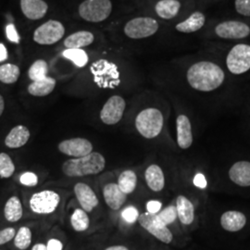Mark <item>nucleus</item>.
Instances as JSON below:
<instances>
[{"mask_svg":"<svg viewBox=\"0 0 250 250\" xmlns=\"http://www.w3.org/2000/svg\"><path fill=\"white\" fill-rule=\"evenodd\" d=\"M7 58H8V52L6 47L3 44H0V62L7 60Z\"/></svg>","mask_w":250,"mask_h":250,"instance_id":"37998d69","label":"nucleus"},{"mask_svg":"<svg viewBox=\"0 0 250 250\" xmlns=\"http://www.w3.org/2000/svg\"><path fill=\"white\" fill-rule=\"evenodd\" d=\"M32 250H47V249H46V245L40 243V244H36L32 248Z\"/></svg>","mask_w":250,"mask_h":250,"instance_id":"c03bdc74","label":"nucleus"},{"mask_svg":"<svg viewBox=\"0 0 250 250\" xmlns=\"http://www.w3.org/2000/svg\"><path fill=\"white\" fill-rule=\"evenodd\" d=\"M181 7L179 0H160L155 6V11L160 18L171 20L178 15Z\"/></svg>","mask_w":250,"mask_h":250,"instance_id":"b1692460","label":"nucleus"},{"mask_svg":"<svg viewBox=\"0 0 250 250\" xmlns=\"http://www.w3.org/2000/svg\"><path fill=\"white\" fill-rule=\"evenodd\" d=\"M32 243V232L26 227H21L14 236V245L21 250H25L30 247Z\"/></svg>","mask_w":250,"mask_h":250,"instance_id":"7c9ffc66","label":"nucleus"},{"mask_svg":"<svg viewBox=\"0 0 250 250\" xmlns=\"http://www.w3.org/2000/svg\"><path fill=\"white\" fill-rule=\"evenodd\" d=\"M15 171V165L7 153H0V177L9 178Z\"/></svg>","mask_w":250,"mask_h":250,"instance_id":"473e14b6","label":"nucleus"},{"mask_svg":"<svg viewBox=\"0 0 250 250\" xmlns=\"http://www.w3.org/2000/svg\"><path fill=\"white\" fill-rule=\"evenodd\" d=\"M21 9L27 19L37 21L45 17L48 6L44 0H21Z\"/></svg>","mask_w":250,"mask_h":250,"instance_id":"dca6fc26","label":"nucleus"},{"mask_svg":"<svg viewBox=\"0 0 250 250\" xmlns=\"http://www.w3.org/2000/svg\"><path fill=\"white\" fill-rule=\"evenodd\" d=\"M65 35V27L59 21L50 20L38 27L33 39L38 45H50L58 43Z\"/></svg>","mask_w":250,"mask_h":250,"instance_id":"0eeeda50","label":"nucleus"},{"mask_svg":"<svg viewBox=\"0 0 250 250\" xmlns=\"http://www.w3.org/2000/svg\"><path fill=\"white\" fill-rule=\"evenodd\" d=\"M126 103L121 96H112L100 111V120L107 125H117L124 116Z\"/></svg>","mask_w":250,"mask_h":250,"instance_id":"9d476101","label":"nucleus"},{"mask_svg":"<svg viewBox=\"0 0 250 250\" xmlns=\"http://www.w3.org/2000/svg\"><path fill=\"white\" fill-rule=\"evenodd\" d=\"M187 79L192 88L200 92H211L224 83L225 74L218 64L202 61L189 67Z\"/></svg>","mask_w":250,"mask_h":250,"instance_id":"f257e3e1","label":"nucleus"},{"mask_svg":"<svg viewBox=\"0 0 250 250\" xmlns=\"http://www.w3.org/2000/svg\"><path fill=\"white\" fill-rule=\"evenodd\" d=\"M105 250H129L125 246H112Z\"/></svg>","mask_w":250,"mask_h":250,"instance_id":"a18cd8bd","label":"nucleus"},{"mask_svg":"<svg viewBox=\"0 0 250 250\" xmlns=\"http://www.w3.org/2000/svg\"><path fill=\"white\" fill-rule=\"evenodd\" d=\"M21 71L15 64H3L0 66V82L6 84H11L18 81Z\"/></svg>","mask_w":250,"mask_h":250,"instance_id":"cd10ccee","label":"nucleus"},{"mask_svg":"<svg viewBox=\"0 0 250 250\" xmlns=\"http://www.w3.org/2000/svg\"><path fill=\"white\" fill-rule=\"evenodd\" d=\"M138 222L145 230L155 236L158 240L164 244H170L172 241V233L169 230L168 226L161 224L157 217V214L145 212L139 215Z\"/></svg>","mask_w":250,"mask_h":250,"instance_id":"1a4fd4ad","label":"nucleus"},{"mask_svg":"<svg viewBox=\"0 0 250 250\" xmlns=\"http://www.w3.org/2000/svg\"><path fill=\"white\" fill-rule=\"evenodd\" d=\"M6 34H7V37L9 41L15 43V44H19L20 43V36H19L16 27L14 26V24L9 23V25L6 27Z\"/></svg>","mask_w":250,"mask_h":250,"instance_id":"58836bf2","label":"nucleus"},{"mask_svg":"<svg viewBox=\"0 0 250 250\" xmlns=\"http://www.w3.org/2000/svg\"><path fill=\"white\" fill-rule=\"evenodd\" d=\"M216 36L223 39H243L250 35V27L239 21H226L215 27Z\"/></svg>","mask_w":250,"mask_h":250,"instance_id":"9b49d317","label":"nucleus"},{"mask_svg":"<svg viewBox=\"0 0 250 250\" xmlns=\"http://www.w3.org/2000/svg\"><path fill=\"white\" fill-rule=\"evenodd\" d=\"M247 224V217L244 213L236 210H229L224 212L221 217V225L225 231L238 232Z\"/></svg>","mask_w":250,"mask_h":250,"instance_id":"a211bd4d","label":"nucleus"},{"mask_svg":"<svg viewBox=\"0 0 250 250\" xmlns=\"http://www.w3.org/2000/svg\"><path fill=\"white\" fill-rule=\"evenodd\" d=\"M160 28L159 22L150 17H137L125 24V36L131 39H144L154 36Z\"/></svg>","mask_w":250,"mask_h":250,"instance_id":"423d86ee","label":"nucleus"},{"mask_svg":"<svg viewBox=\"0 0 250 250\" xmlns=\"http://www.w3.org/2000/svg\"><path fill=\"white\" fill-rule=\"evenodd\" d=\"M16 234L14 228L9 227L0 231V245H4L6 243L12 240Z\"/></svg>","mask_w":250,"mask_h":250,"instance_id":"4c0bfd02","label":"nucleus"},{"mask_svg":"<svg viewBox=\"0 0 250 250\" xmlns=\"http://www.w3.org/2000/svg\"><path fill=\"white\" fill-rule=\"evenodd\" d=\"M206 22V16L200 11L194 12L191 14L187 20L184 21H181L178 23L175 29L180 33L183 34H191L197 32L202 27L204 26Z\"/></svg>","mask_w":250,"mask_h":250,"instance_id":"4be33fe9","label":"nucleus"},{"mask_svg":"<svg viewBox=\"0 0 250 250\" xmlns=\"http://www.w3.org/2000/svg\"><path fill=\"white\" fill-rule=\"evenodd\" d=\"M4 109H5V101H4L3 97L0 95V116L2 115Z\"/></svg>","mask_w":250,"mask_h":250,"instance_id":"49530a36","label":"nucleus"},{"mask_svg":"<svg viewBox=\"0 0 250 250\" xmlns=\"http://www.w3.org/2000/svg\"><path fill=\"white\" fill-rule=\"evenodd\" d=\"M56 84V80L47 76L44 79L32 82L28 86V92L34 97H45L53 92Z\"/></svg>","mask_w":250,"mask_h":250,"instance_id":"393cba45","label":"nucleus"},{"mask_svg":"<svg viewBox=\"0 0 250 250\" xmlns=\"http://www.w3.org/2000/svg\"><path fill=\"white\" fill-rule=\"evenodd\" d=\"M105 167L104 156L98 152H92L87 156L65 161L62 164V171L68 177H83L99 174Z\"/></svg>","mask_w":250,"mask_h":250,"instance_id":"f03ea898","label":"nucleus"},{"mask_svg":"<svg viewBox=\"0 0 250 250\" xmlns=\"http://www.w3.org/2000/svg\"><path fill=\"white\" fill-rule=\"evenodd\" d=\"M23 209L20 198L16 196L9 198L4 208V216L10 223H16L22 217Z\"/></svg>","mask_w":250,"mask_h":250,"instance_id":"a878e982","label":"nucleus"},{"mask_svg":"<svg viewBox=\"0 0 250 250\" xmlns=\"http://www.w3.org/2000/svg\"><path fill=\"white\" fill-rule=\"evenodd\" d=\"M48 65L44 60H37L33 63L28 71L29 78L33 82L41 80L47 77Z\"/></svg>","mask_w":250,"mask_h":250,"instance_id":"c756f323","label":"nucleus"},{"mask_svg":"<svg viewBox=\"0 0 250 250\" xmlns=\"http://www.w3.org/2000/svg\"><path fill=\"white\" fill-rule=\"evenodd\" d=\"M176 210L180 222L185 225H189L195 219V208L193 203L185 196H178L176 199Z\"/></svg>","mask_w":250,"mask_h":250,"instance_id":"5701e85b","label":"nucleus"},{"mask_svg":"<svg viewBox=\"0 0 250 250\" xmlns=\"http://www.w3.org/2000/svg\"><path fill=\"white\" fill-rule=\"evenodd\" d=\"M145 178L147 187L154 192H161L165 187L163 170L157 164H152L146 170Z\"/></svg>","mask_w":250,"mask_h":250,"instance_id":"aec40b11","label":"nucleus"},{"mask_svg":"<svg viewBox=\"0 0 250 250\" xmlns=\"http://www.w3.org/2000/svg\"><path fill=\"white\" fill-rule=\"evenodd\" d=\"M194 185L197 188H205L207 187V181H206L205 176L202 173H197L194 178Z\"/></svg>","mask_w":250,"mask_h":250,"instance_id":"79ce46f5","label":"nucleus"},{"mask_svg":"<svg viewBox=\"0 0 250 250\" xmlns=\"http://www.w3.org/2000/svg\"><path fill=\"white\" fill-rule=\"evenodd\" d=\"M117 185L125 195L132 194L137 185V176L135 172L131 170L123 171L118 178Z\"/></svg>","mask_w":250,"mask_h":250,"instance_id":"bb28decb","label":"nucleus"},{"mask_svg":"<svg viewBox=\"0 0 250 250\" xmlns=\"http://www.w3.org/2000/svg\"><path fill=\"white\" fill-rule=\"evenodd\" d=\"M73 190L75 197L84 211L90 212L99 205V198L95 191L88 185L84 183H77Z\"/></svg>","mask_w":250,"mask_h":250,"instance_id":"ddd939ff","label":"nucleus"},{"mask_svg":"<svg viewBox=\"0 0 250 250\" xmlns=\"http://www.w3.org/2000/svg\"><path fill=\"white\" fill-rule=\"evenodd\" d=\"M46 249L47 250H62V243L58 239H50L46 244Z\"/></svg>","mask_w":250,"mask_h":250,"instance_id":"a19ab883","label":"nucleus"},{"mask_svg":"<svg viewBox=\"0 0 250 250\" xmlns=\"http://www.w3.org/2000/svg\"><path fill=\"white\" fill-rule=\"evenodd\" d=\"M95 36L88 31H79L68 36L63 44L67 49H82L93 44Z\"/></svg>","mask_w":250,"mask_h":250,"instance_id":"412c9836","label":"nucleus"},{"mask_svg":"<svg viewBox=\"0 0 250 250\" xmlns=\"http://www.w3.org/2000/svg\"><path fill=\"white\" fill-rule=\"evenodd\" d=\"M163 124V115L156 107L145 108L135 118L136 130L146 139H153L161 134Z\"/></svg>","mask_w":250,"mask_h":250,"instance_id":"7ed1b4c3","label":"nucleus"},{"mask_svg":"<svg viewBox=\"0 0 250 250\" xmlns=\"http://www.w3.org/2000/svg\"><path fill=\"white\" fill-rule=\"evenodd\" d=\"M59 150L64 155L74 158H82L93 152V145L85 138H70L63 140L58 146Z\"/></svg>","mask_w":250,"mask_h":250,"instance_id":"f8f14e48","label":"nucleus"},{"mask_svg":"<svg viewBox=\"0 0 250 250\" xmlns=\"http://www.w3.org/2000/svg\"><path fill=\"white\" fill-rule=\"evenodd\" d=\"M177 144L182 149H188L193 144L192 126L187 115L181 114L176 120Z\"/></svg>","mask_w":250,"mask_h":250,"instance_id":"4468645a","label":"nucleus"},{"mask_svg":"<svg viewBox=\"0 0 250 250\" xmlns=\"http://www.w3.org/2000/svg\"><path fill=\"white\" fill-rule=\"evenodd\" d=\"M226 66L232 74L240 75L250 70V45H233L226 57Z\"/></svg>","mask_w":250,"mask_h":250,"instance_id":"39448f33","label":"nucleus"},{"mask_svg":"<svg viewBox=\"0 0 250 250\" xmlns=\"http://www.w3.org/2000/svg\"><path fill=\"white\" fill-rule=\"evenodd\" d=\"M229 177L232 183L239 187H250V162H235L229 170Z\"/></svg>","mask_w":250,"mask_h":250,"instance_id":"f3484780","label":"nucleus"},{"mask_svg":"<svg viewBox=\"0 0 250 250\" xmlns=\"http://www.w3.org/2000/svg\"><path fill=\"white\" fill-rule=\"evenodd\" d=\"M104 200L111 209L118 210L125 205L127 195L120 189L115 183H109L103 188Z\"/></svg>","mask_w":250,"mask_h":250,"instance_id":"2eb2a0df","label":"nucleus"},{"mask_svg":"<svg viewBox=\"0 0 250 250\" xmlns=\"http://www.w3.org/2000/svg\"><path fill=\"white\" fill-rule=\"evenodd\" d=\"M20 182L22 186L33 188V187H36V185L38 184V177L35 172L26 171L21 175Z\"/></svg>","mask_w":250,"mask_h":250,"instance_id":"c9c22d12","label":"nucleus"},{"mask_svg":"<svg viewBox=\"0 0 250 250\" xmlns=\"http://www.w3.org/2000/svg\"><path fill=\"white\" fill-rule=\"evenodd\" d=\"M157 217L160 220L161 224H163L166 226L173 224L175 222V220L178 218L177 217L176 207L170 205L167 207V208H163L157 214Z\"/></svg>","mask_w":250,"mask_h":250,"instance_id":"72a5a7b5","label":"nucleus"},{"mask_svg":"<svg viewBox=\"0 0 250 250\" xmlns=\"http://www.w3.org/2000/svg\"><path fill=\"white\" fill-rule=\"evenodd\" d=\"M162 204L159 200H149L146 203V212L150 214H158L161 210Z\"/></svg>","mask_w":250,"mask_h":250,"instance_id":"ea45409f","label":"nucleus"},{"mask_svg":"<svg viewBox=\"0 0 250 250\" xmlns=\"http://www.w3.org/2000/svg\"><path fill=\"white\" fill-rule=\"evenodd\" d=\"M234 7L242 16L250 17V0H234Z\"/></svg>","mask_w":250,"mask_h":250,"instance_id":"e433bc0d","label":"nucleus"},{"mask_svg":"<svg viewBox=\"0 0 250 250\" xmlns=\"http://www.w3.org/2000/svg\"><path fill=\"white\" fill-rule=\"evenodd\" d=\"M71 224L76 232H84L88 229L90 220L86 211L83 208H76L71 216Z\"/></svg>","mask_w":250,"mask_h":250,"instance_id":"c85d7f7f","label":"nucleus"},{"mask_svg":"<svg viewBox=\"0 0 250 250\" xmlns=\"http://www.w3.org/2000/svg\"><path fill=\"white\" fill-rule=\"evenodd\" d=\"M63 56L80 68L85 66L88 62V56L83 49H66L63 52Z\"/></svg>","mask_w":250,"mask_h":250,"instance_id":"2f4dec72","label":"nucleus"},{"mask_svg":"<svg viewBox=\"0 0 250 250\" xmlns=\"http://www.w3.org/2000/svg\"><path fill=\"white\" fill-rule=\"evenodd\" d=\"M30 131L24 125L15 126L5 139V145L9 148H20L26 145L30 139Z\"/></svg>","mask_w":250,"mask_h":250,"instance_id":"6ab92c4d","label":"nucleus"},{"mask_svg":"<svg viewBox=\"0 0 250 250\" xmlns=\"http://www.w3.org/2000/svg\"><path fill=\"white\" fill-rule=\"evenodd\" d=\"M111 11L110 0H84L78 9L81 18L89 22H101L107 20Z\"/></svg>","mask_w":250,"mask_h":250,"instance_id":"20e7f679","label":"nucleus"},{"mask_svg":"<svg viewBox=\"0 0 250 250\" xmlns=\"http://www.w3.org/2000/svg\"><path fill=\"white\" fill-rule=\"evenodd\" d=\"M122 219L125 221L126 224H133L138 221L139 218V211L134 206L126 207L125 209L122 211Z\"/></svg>","mask_w":250,"mask_h":250,"instance_id":"f704fd0d","label":"nucleus"},{"mask_svg":"<svg viewBox=\"0 0 250 250\" xmlns=\"http://www.w3.org/2000/svg\"><path fill=\"white\" fill-rule=\"evenodd\" d=\"M61 203L60 195L52 190L37 192L30 198V208L36 214H51Z\"/></svg>","mask_w":250,"mask_h":250,"instance_id":"6e6552de","label":"nucleus"}]
</instances>
